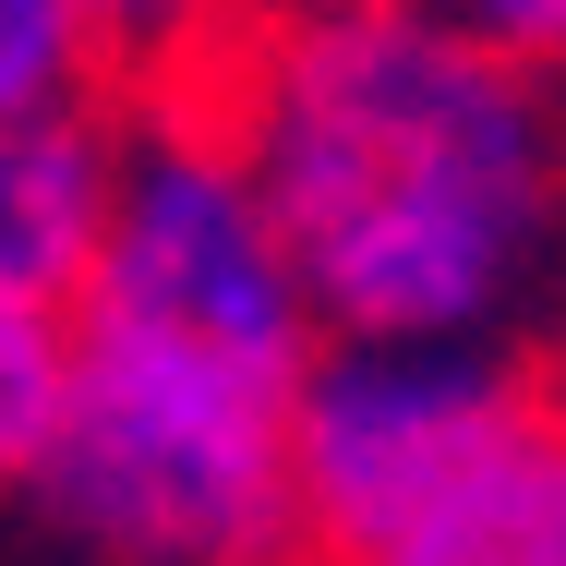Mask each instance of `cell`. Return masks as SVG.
Returning <instances> with one entry per match:
<instances>
[{"label":"cell","mask_w":566,"mask_h":566,"mask_svg":"<svg viewBox=\"0 0 566 566\" xmlns=\"http://www.w3.org/2000/svg\"><path fill=\"white\" fill-rule=\"evenodd\" d=\"M326 314L206 85L120 97L97 253L61 302V410L24 506L97 566H302V398Z\"/></svg>","instance_id":"cell-1"},{"label":"cell","mask_w":566,"mask_h":566,"mask_svg":"<svg viewBox=\"0 0 566 566\" xmlns=\"http://www.w3.org/2000/svg\"><path fill=\"white\" fill-rule=\"evenodd\" d=\"M265 181L326 338L555 349L566 326V73L447 0L241 12L193 73Z\"/></svg>","instance_id":"cell-2"},{"label":"cell","mask_w":566,"mask_h":566,"mask_svg":"<svg viewBox=\"0 0 566 566\" xmlns=\"http://www.w3.org/2000/svg\"><path fill=\"white\" fill-rule=\"evenodd\" d=\"M302 566H566V349L326 338Z\"/></svg>","instance_id":"cell-3"},{"label":"cell","mask_w":566,"mask_h":566,"mask_svg":"<svg viewBox=\"0 0 566 566\" xmlns=\"http://www.w3.org/2000/svg\"><path fill=\"white\" fill-rule=\"evenodd\" d=\"M120 169V85H61L0 109V290L73 302Z\"/></svg>","instance_id":"cell-4"},{"label":"cell","mask_w":566,"mask_h":566,"mask_svg":"<svg viewBox=\"0 0 566 566\" xmlns=\"http://www.w3.org/2000/svg\"><path fill=\"white\" fill-rule=\"evenodd\" d=\"M85 36H97V73L120 97H157V85H193L241 36V0H73Z\"/></svg>","instance_id":"cell-5"},{"label":"cell","mask_w":566,"mask_h":566,"mask_svg":"<svg viewBox=\"0 0 566 566\" xmlns=\"http://www.w3.org/2000/svg\"><path fill=\"white\" fill-rule=\"evenodd\" d=\"M49 410H61V302L0 290V494H24Z\"/></svg>","instance_id":"cell-6"},{"label":"cell","mask_w":566,"mask_h":566,"mask_svg":"<svg viewBox=\"0 0 566 566\" xmlns=\"http://www.w3.org/2000/svg\"><path fill=\"white\" fill-rule=\"evenodd\" d=\"M61 85H109L85 12L73 0H0V109L12 97H61Z\"/></svg>","instance_id":"cell-7"},{"label":"cell","mask_w":566,"mask_h":566,"mask_svg":"<svg viewBox=\"0 0 566 566\" xmlns=\"http://www.w3.org/2000/svg\"><path fill=\"white\" fill-rule=\"evenodd\" d=\"M447 12H470L482 36H506V49H531V61L566 73V0H447Z\"/></svg>","instance_id":"cell-8"},{"label":"cell","mask_w":566,"mask_h":566,"mask_svg":"<svg viewBox=\"0 0 566 566\" xmlns=\"http://www.w3.org/2000/svg\"><path fill=\"white\" fill-rule=\"evenodd\" d=\"M241 12H361V0H241Z\"/></svg>","instance_id":"cell-9"}]
</instances>
